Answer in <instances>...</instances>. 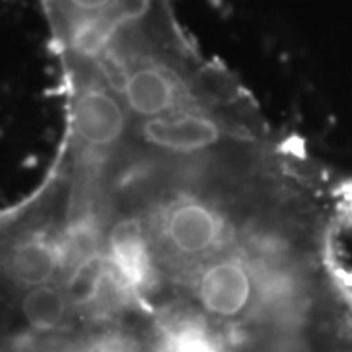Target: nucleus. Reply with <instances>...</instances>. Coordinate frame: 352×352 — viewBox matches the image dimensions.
Instances as JSON below:
<instances>
[{
  "label": "nucleus",
  "mask_w": 352,
  "mask_h": 352,
  "mask_svg": "<svg viewBox=\"0 0 352 352\" xmlns=\"http://www.w3.org/2000/svg\"><path fill=\"white\" fill-rule=\"evenodd\" d=\"M65 254L59 243L50 235H28L14 241L2 256V268L8 280L20 288L32 289L55 284L63 270Z\"/></svg>",
  "instance_id": "2"
},
{
  "label": "nucleus",
  "mask_w": 352,
  "mask_h": 352,
  "mask_svg": "<svg viewBox=\"0 0 352 352\" xmlns=\"http://www.w3.org/2000/svg\"><path fill=\"white\" fill-rule=\"evenodd\" d=\"M75 311L65 284H43L25 289L20 303L24 325L36 335H51L67 325Z\"/></svg>",
  "instance_id": "3"
},
{
  "label": "nucleus",
  "mask_w": 352,
  "mask_h": 352,
  "mask_svg": "<svg viewBox=\"0 0 352 352\" xmlns=\"http://www.w3.org/2000/svg\"><path fill=\"white\" fill-rule=\"evenodd\" d=\"M73 129L76 143L92 159H127L131 153V120L124 102L80 63H76Z\"/></svg>",
  "instance_id": "1"
}]
</instances>
